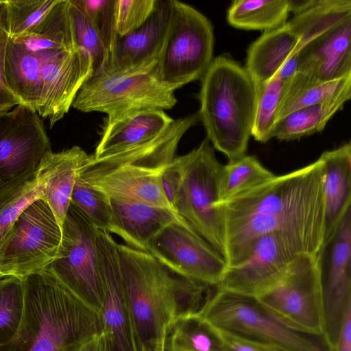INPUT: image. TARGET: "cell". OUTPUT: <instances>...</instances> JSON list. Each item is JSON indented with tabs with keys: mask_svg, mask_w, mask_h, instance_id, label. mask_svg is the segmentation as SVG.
Wrapping results in <instances>:
<instances>
[{
	"mask_svg": "<svg viewBox=\"0 0 351 351\" xmlns=\"http://www.w3.org/2000/svg\"><path fill=\"white\" fill-rule=\"evenodd\" d=\"M322 180L319 158L217 204L224 226L228 267L242 263L257 239L272 232L287 236L301 254L318 256L324 232Z\"/></svg>",
	"mask_w": 351,
	"mask_h": 351,
	"instance_id": "6da1fadb",
	"label": "cell"
},
{
	"mask_svg": "<svg viewBox=\"0 0 351 351\" xmlns=\"http://www.w3.org/2000/svg\"><path fill=\"white\" fill-rule=\"evenodd\" d=\"M136 351H165L170 329L197 313L209 287L178 275L150 254L118 244Z\"/></svg>",
	"mask_w": 351,
	"mask_h": 351,
	"instance_id": "7a4b0ae2",
	"label": "cell"
},
{
	"mask_svg": "<svg viewBox=\"0 0 351 351\" xmlns=\"http://www.w3.org/2000/svg\"><path fill=\"white\" fill-rule=\"evenodd\" d=\"M22 280V321L14 336L0 345V351H80L102 332L99 313L48 269Z\"/></svg>",
	"mask_w": 351,
	"mask_h": 351,
	"instance_id": "3957f363",
	"label": "cell"
},
{
	"mask_svg": "<svg viewBox=\"0 0 351 351\" xmlns=\"http://www.w3.org/2000/svg\"><path fill=\"white\" fill-rule=\"evenodd\" d=\"M200 81L197 115L206 138L234 162L246 155L252 136L256 86L244 67L224 55L213 58Z\"/></svg>",
	"mask_w": 351,
	"mask_h": 351,
	"instance_id": "277c9868",
	"label": "cell"
},
{
	"mask_svg": "<svg viewBox=\"0 0 351 351\" xmlns=\"http://www.w3.org/2000/svg\"><path fill=\"white\" fill-rule=\"evenodd\" d=\"M210 288L197 313L217 330L280 351H332L324 335L287 326L256 298Z\"/></svg>",
	"mask_w": 351,
	"mask_h": 351,
	"instance_id": "5b68a950",
	"label": "cell"
},
{
	"mask_svg": "<svg viewBox=\"0 0 351 351\" xmlns=\"http://www.w3.org/2000/svg\"><path fill=\"white\" fill-rule=\"evenodd\" d=\"M155 66L121 73L105 71L94 75L80 87L72 107L83 112L105 113L106 120L140 110H169L177 103L176 90L158 79Z\"/></svg>",
	"mask_w": 351,
	"mask_h": 351,
	"instance_id": "8992f818",
	"label": "cell"
},
{
	"mask_svg": "<svg viewBox=\"0 0 351 351\" xmlns=\"http://www.w3.org/2000/svg\"><path fill=\"white\" fill-rule=\"evenodd\" d=\"M180 157L182 181L173 209L225 258L224 226L216 208L223 165L207 138Z\"/></svg>",
	"mask_w": 351,
	"mask_h": 351,
	"instance_id": "52a82bcc",
	"label": "cell"
},
{
	"mask_svg": "<svg viewBox=\"0 0 351 351\" xmlns=\"http://www.w3.org/2000/svg\"><path fill=\"white\" fill-rule=\"evenodd\" d=\"M210 21L195 8L173 0L169 36L155 66L158 79L175 89L200 80L213 60Z\"/></svg>",
	"mask_w": 351,
	"mask_h": 351,
	"instance_id": "ba28073f",
	"label": "cell"
},
{
	"mask_svg": "<svg viewBox=\"0 0 351 351\" xmlns=\"http://www.w3.org/2000/svg\"><path fill=\"white\" fill-rule=\"evenodd\" d=\"M62 227L40 197L19 215L0 248V273L23 278L47 269L57 258Z\"/></svg>",
	"mask_w": 351,
	"mask_h": 351,
	"instance_id": "9c48e42d",
	"label": "cell"
},
{
	"mask_svg": "<svg viewBox=\"0 0 351 351\" xmlns=\"http://www.w3.org/2000/svg\"><path fill=\"white\" fill-rule=\"evenodd\" d=\"M98 231L71 202L62 225L58 256L47 269L80 300L99 313L104 289L96 245Z\"/></svg>",
	"mask_w": 351,
	"mask_h": 351,
	"instance_id": "30bf717a",
	"label": "cell"
},
{
	"mask_svg": "<svg viewBox=\"0 0 351 351\" xmlns=\"http://www.w3.org/2000/svg\"><path fill=\"white\" fill-rule=\"evenodd\" d=\"M256 299L287 326L324 335L319 256L298 255L284 278Z\"/></svg>",
	"mask_w": 351,
	"mask_h": 351,
	"instance_id": "8fae6325",
	"label": "cell"
},
{
	"mask_svg": "<svg viewBox=\"0 0 351 351\" xmlns=\"http://www.w3.org/2000/svg\"><path fill=\"white\" fill-rule=\"evenodd\" d=\"M51 143L43 119L19 104L0 113V199L31 179Z\"/></svg>",
	"mask_w": 351,
	"mask_h": 351,
	"instance_id": "7c38bea8",
	"label": "cell"
},
{
	"mask_svg": "<svg viewBox=\"0 0 351 351\" xmlns=\"http://www.w3.org/2000/svg\"><path fill=\"white\" fill-rule=\"evenodd\" d=\"M147 253L173 272L216 287L228 265L223 255L186 221H174L149 243Z\"/></svg>",
	"mask_w": 351,
	"mask_h": 351,
	"instance_id": "4fadbf2b",
	"label": "cell"
},
{
	"mask_svg": "<svg viewBox=\"0 0 351 351\" xmlns=\"http://www.w3.org/2000/svg\"><path fill=\"white\" fill-rule=\"evenodd\" d=\"M302 254L287 236L272 232L254 242L248 256L227 268L217 289L258 298L277 285Z\"/></svg>",
	"mask_w": 351,
	"mask_h": 351,
	"instance_id": "5bb4252c",
	"label": "cell"
},
{
	"mask_svg": "<svg viewBox=\"0 0 351 351\" xmlns=\"http://www.w3.org/2000/svg\"><path fill=\"white\" fill-rule=\"evenodd\" d=\"M324 335L333 348L351 306V208L319 255Z\"/></svg>",
	"mask_w": 351,
	"mask_h": 351,
	"instance_id": "9a60e30c",
	"label": "cell"
},
{
	"mask_svg": "<svg viewBox=\"0 0 351 351\" xmlns=\"http://www.w3.org/2000/svg\"><path fill=\"white\" fill-rule=\"evenodd\" d=\"M97 251L104 299L99 313L108 351H136L121 270L118 243L110 232L99 230Z\"/></svg>",
	"mask_w": 351,
	"mask_h": 351,
	"instance_id": "2e32d148",
	"label": "cell"
},
{
	"mask_svg": "<svg viewBox=\"0 0 351 351\" xmlns=\"http://www.w3.org/2000/svg\"><path fill=\"white\" fill-rule=\"evenodd\" d=\"M90 77L77 51H49L41 67L37 113L50 128L69 112L82 84Z\"/></svg>",
	"mask_w": 351,
	"mask_h": 351,
	"instance_id": "e0dca14e",
	"label": "cell"
},
{
	"mask_svg": "<svg viewBox=\"0 0 351 351\" xmlns=\"http://www.w3.org/2000/svg\"><path fill=\"white\" fill-rule=\"evenodd\" d=\"M173 10V0H157L154 11L143 25L117 38L106 71L121 73L154 66L169 36Z\"/></svg>",
	"mask_w": 351,
	"mask_h": 351,
	"instance_id": "ac0fdd59",
	"label": "cell"
},
{
	"mask_svg": "<svg viewBox=\"0 0 351 351\" xmlns=\"http://www.w3.org/2000/svg\"><path fill=\"white\" fill-rule=\"evenodd\" d=\"M161 173L130 165L112 167L88 165L87 162L79 175L110 199L142 202L174 210L162 189Z\"/></svg>",
	"mask_w": 351,
	"mask_h": 351,
	"instance_id": "d6986e66",
	"label": "cell"
},
{
	"mask_svg": "<svg viewBox=\"0 0 351 351\" xmlns=\"http://www.w3.org/2000/svg\"><path fill=\"white\" fill-rule=\"evenodd\" d=\"M164 110H140L113 120L105 119L91 160L147 147L173 121Z\"/></svg>",
	"mask_w": 351,
	"mask_h": 351,
	"instance_id": "ffe728a7",
	"label": "cell"
},
{
	"mask_svg": "<svg viewBox=\"0 0 351 351\" xmlns=\"http://www.w3.org/2000/svg\"><path fill=\"white\" fill-rule=\"evenodd\" d=\"M297 72L315 82L351 75V19L315 38L298 52Z\"/></svg>",
	"mask_w": 351,
	"mask_h": 351,
	"instance_id": "44dd1931",
	"label": "cell"
},
{
	"mask_svg": "<svg viewBox=\"0 0 351 351\" xmlns=\"http://www.w3.org/2000/svg\"><path fill=\"white\" fill-rule=\"evenodd\" d=\"M112 221L110 232L121 237L126 245L146 252L151 241L167 226L185 221L176 211L142 202L110 199Z\"/></svg>",
	"mask_w": 351,
	"mask_h": 351,
	"instance_id": "7402d4cb",
	"label": "cell"
},
{
	"mask_svg": "<svg viewBox=\"0 0 351 351\" xmlns=\"http://www.w3.org/2000/svg\"><path fill=\"white\" fill-rule=\"evenodd\" d=\"M319 158L323 165L324 246L351 208V144L324 152Z\"/></svg>",
	"mask_w": 351,
	"mask_h": 351,
	"instance_id": "603a6c76",
	"label": "cell"
},
{
	"mask_svg": "<svg viewBox=\"0 0 351 351\" xmlns=\"http://www.w3.org/2000/svg\"><path fill=\"white\" fill-rule=\"evenodd\" d=\"M89 157L80 147L74 145L58 152L48 151L38 167L45 180L43 198L61 227L71 204L79 171L87 163Z\"/></svg>",
	"mask_w": 351,
	"mask_h": 351,
	"instance_id": "cb8c5ba5",
	"label": "cell"
},
{
	"mask_svg": "<svg viewBox=\"0 0 351 351\" xmlns=\"http://www.w3.org/2000/svg\"><path fill=\"white\" fill-rule=\"evenodd\" d=\"M298 38L287 23L263 32L249 47L245 69L258 86L272 78L285 61L295 54Z\"/></svg>",
	"mask_w": 351,
	"mask_h": 351,
	"instance_id": "d4e9b609",
	"label": "cell"
},
{
	"mask_svg": "<svg viewBox=\"0 0 351 351\" xmlns=\"http://www.w3.org/2000/svg\"><path fill=\"white\" fill-rule=\"evenodd\" d=\"M49 51L31 53L10 38L5 51L4 73L7 84L19 100L37 112L42 64Z\"/></svg>",
	"mask_w": 351,
	"mask_h": 351,
	"instance_id": "484cf974",
	"label": "cell"
},
{
	"mask_svg": "<svg viewBox=\"0 0 351 351\" xmlns=\"http://www.w3.org/2000/svg\"><path fill=\"white\" fill-rule=\"evenodd\" d=\"M11 39L31 53L53 50L77 51L69 0H59L30 32Z\"/></svg>",
	"mask_w": 351,
	"mask_h": 351,
	"instance_id": "4316f807",
	"label": "cell"
},
{
	"mask_svg": "<svg viewBox=\"0 0 351 351\" xmlns=\"http://www.w3.org/2000/svg\"><path fill=\"white\" fill-rule=\"evenodd\" d=\"M350 97L351 75L339 80L319 83L311 81L297 72L285 84L277 121L302 108L339 98L350 99Z\"/></svg>",
	"mask_w": 351,
	"mask_h": 351,
	"instance_id": "83f0119b",
	"label": "cell"
},
{
	"mask_svg": "<svg viewBox=\"0 0 351 351\" xmlns=\"http://www.w3.org/2000/svg\"><path fill=\"white\" fill-rule=\"evenodd\" d=\"M349 19H351L350 0H318L308 10L294 15L287 25L298 40L295 53L315 38Z\"/></svg>",
	"mask_w": 351,
	"mask_h": 351,
	"instance_id": "f1b7e54d",
	"label": "cell"
},
{
	"mask_svg": "<svg viewBox=\"0 0 351 351\" xmlns=\"http://www.w3.org/2000/svg\"><path fill=\"white\" fill-rule=\"evenodd\" d=\"M289 13L287 0H235L226 19L234 28L265 32L284 25Z\"/></svg>",
	"mask_w": 351,
	"mask_h": 351,
	"instance_id": "f546056e",
	"label": "cell"
},
{
	"mask_svg": "<svg viewBox=\"0 0 351 351\" xmlns=\"http://www.w3.org/2000/svg\"><path fill=\"white\" fill-rule=\"evenodd\" d=\"M348 100L339 98L298 109L276 121L272 136L290 141L321 132Z\"/></svg>",
	"mask_w": 351,
	"mask_h": 351,
	"instance_id": "4dcf8cb0",
	"label": "cell"
},
{
	"mask_svg": "<svg viewBox=\"0 0 351 351\" xmlns=\"http://www.w3.org/2000/svg\"><path fill=\"white\" fill-rule=\"evenodd\" d=\"M166 348L171 351H226L219 330L198 313L183 315L175 321Z\"/></svg>",
	"mask_w": 351,
	"mask_h": 351,
	"instance_id": "1f68e13d",
	"label": "cell"
},
{
	"mask_svg": "<svg viewBox=\"0 0 351 351\" xmlns=\"http://www.w3.org/2000/svg\"><path fill=\"white\" fill-rule=\"evenodd\" d=\"M69 3L77 50L91 77L108 69L110 53L79 0Z\"/></svg>",
	"mask_w": 351,
	"mask_h": 351,
	"instance_id": "d6a6232c",
	"label": "cell"
},
{
	"mask_svg": "<svg viewBox=\"0 0 351 351\" xmlns=\"http://www.w3.org/2000/svg\"><path fill=\"white\" fill-rule=\"evenodd\" d=\"M275 176L254 156L246 154L234 162L223 165L219 179L218 204L248 192L271 180Z\"/></svg>",
	"mask_w": 351,
	"mask_h": 351,
	"instance_id": "836d02e7",
	"label": "cell"
},
{
	"mask_svg": "<svg viewBox=\"0 0 351 351\" xmlns=\"http://www.w3.org/2000/svg\"><path fill=\"white\" fill-rule=\"evenodd\" d=\"M285 82L276 74L256 86V96L252 136L265 143L273 138L277 114Z\"/></svg>",
	"mask_w": 351,
	"mask_h": 351,
	"instance_id": "e575fe53",
	"label": "cell"
},
{
	"mask_svg": "<svg viewBox=\"0 0 351 351\" xmlns=\"http://www.w3.org/2000/svg\"><path fill=\"white\" fill-rule=\"evenodd\" d=\"M24 311V287L21 278H0V345L11 339L18 331Z\"/></svg>",
	"mask_w": 351,
	"mask_h": 351,
	"instance_id": "d590c367",
	"label": "cell"
},
{
	"mask_svg": "<svg viewBox=\"0 0 351 351\" xmlns=\"http://www.w3.org/2000/svg\"><path fill=\"white\" fill-rule=\"evenodd\" d=\"M44 188V178L37 169L31 179L0 199V248L21 213L43 197Z\"/></svg>",
	"mask_w": 351,
	"mask_h": 351,
	"instance_id": "8d00e7d4",
	"label": "cell"
},
{
	"mask_svg": "<svg viewBox=\"0 0 351 351\" xmlns=\"http://www.w3.org/2000/svg\"><path fill=\"white\" fill-rule=\"evenodd\" d=\"M71 202L82 211L97 229L110 232L112 221L110 199L87 184L79 173Z\"/></svg>",
	"mask_w": 351,
	"mask_h": 351,
	"instance_id": "74e56055",
	"label": "cell"
},
{
	"mask_svg": "<svg viewBox=\"0 0 351 351\" xmlns=\"http://www.w3.org/2000/svg\"><path fill=\"white\" fill-rule=\"evenodd\" d=\"M59 0H5L9 34L23 36L37 26Z\"/></svg>",
	"mask_w": 351,
	"mask_h": 351,
	"instance_id": "f35d334b",
	"label": "cell"
},
{
	"mask_svg": "<svg viewBox=\"0 0 351 351\" xmlns=\"http://www.w3.org/2000/svg\"><path fill=\"white\" fill-rule=\"evenodd\" d=\"M157 0H114L115 30L124 36L143 25L155 10Z\"/></svg>",
	"mask_w": 351,
	"mask_h": 351,
	"instance_id": "ab89813d",
	"label": "cell"
},
{
	"mask_svg": "<svg viewBox=\"0 0 351 351\" xmlns=\"http://www.w3.org/2000/svg\"><path fill=\"white\" fill-rule=\"evenodd\" d=\"M98 31L110 56L117 40L115 30L114 0H79Z\"/></svg>",
	"mask_w": 351,
	"mask_h": 351,
	"instance_id": "60d3db41",
	"label": "cell"
},
{
	"mask_svg": "<svg viewBox=\"0 0 351 351\" xmlns=\"http://www.w3.org/2000/svg\"><path fill=\"white\" fill-rule=\"evenodd\" d=\"M10 38L5 0H0V113L8 112L20 104L10 90L4 73L6 47Z\"/></svg>",
	"mask_w": 351,
	"mask_h": 351,
	"instance_id": "b9f144b4",
	"label": "cell"
},
{
	"mask_svg": "<svg viewBox=\"0 0 351 351\" xmlns=\"http://www.w3.org/2000/svg\"><path fill=\"white\" fill-rule=\"evenodd\" d=\"M182 181L181 157H175L173 161L164 169L160 175L162 189L173 209L180 191Z\"/></svg>",
	"mask_w": 351,
	"mask_h": 351,
	"instance_id": "7bdbcfd3",
	"label": "cell"
},
{
	"mask_svg": "<svg viewBox=\"0 0 351 351\" xmlns=\"http://www.w3.org/2000/svg\"><path fill=\"white\" fill-rule=\"evenodd\" d=\"M226 351H280L271 346L219 330Z\"/></svg>",
	"mask_w": 351,
	"mask_h": 351,
	"instance_id": "ee69618b",
	"label": "cell"
},
{
	"mask_svg": "<svg viewBox=\"0 0 351 351\" xmlns=\"http://www.w3.org/2000/svg\"><path fill=\"white\" fill-rule=\"evenodd\" d=\"M332 351H351V306L345 314L337 341Z\"/></svg>",
	"mask_w": 351,
	"mask_h": 351,
	"instance_id": "f6af8a7d",
	"label": "cell"
},
{
	"mask_svg": "<svg viewBox=\"0 0 351 351\" xmlns=\"http://www.w3.org/2000/svg\"><path fill=\"white\" fill-rule=\"evenodd\" d=\"M298 70V53L291 55L280 67L276 75L284 82H287Z\"/></svg>",
	"mask_w": 351,
	"mask_h": 351,
	"instance_id": "bcb514c9",
	"label": "cell"
},
{
	"mask_svg": "<svg viewBox=\"0 0 351 351\" xmlns=\"http://www.w3.org/2000/svg\"><path fill=\"white\" fill-rule=\"evenodd\" d=\"M318 0H287L289 12L301 14L315 5Z\"/></svg>",
	"mask_w": 351,
	"mask_h": 351,
	"instance_id": "7dc6e473",
	"label": "cell"
},
{
	"mask_svg": "<svg viewBox=\"0 0 351 351\" xmlns=\"http://www.w3.org/2000/svg\"><path fill=\"white\" fill-rule=\"evenodd\" d=\"M80 351H108L102 333L95 335L88 341Z\"/></svg>",
	"mask_w": 351,
	"mask_h": 351,
	"instance_id": "c3c4849f",
	"label": "cell"
},
{
	"mask_svg": "<svg viewBox=\"0 0 351 351\" xmlns=\"http://www.w3.org/2000/svg\"><path fill=\"white\" fill-rule=\"evenodd\" d=\"M4 277L1 273H0V278Z\"/></svg>",
	"mask_w": 351,
	"mask_h": 351,
	"instance_id": "681fc988",
	"label": "cell"
},
{
	"mask_svg": "<svg viewBox=\"0 0 351 351\" xmlns=\"http://www.w3.org/2000/svg\"><path fill=\"white\" fill-rule=\"evenodd\" d=\"M165 351H171V350H169V349H167V348H165Z\"/></svg>",
	"mask_w": 351,
	"mask_h": 351,
	"instance_id": "f907efd6",
	"label": "cell"
}]
</instances>
